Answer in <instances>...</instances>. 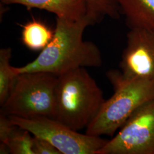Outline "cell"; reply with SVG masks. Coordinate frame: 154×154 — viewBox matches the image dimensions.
I'll return each mask as SVG.
<instances>
[{"instance_id":"obj_8","label":"cell","mask_w":154,"mask_h":154,"mask_svg":"<svg viewBox=\"0 0 154 154\" xmlns=\"http://www.w3.org/2000/svg\"><path fill=\"white\" fill-rule=\"evenodd\" d=\"M6 4H19L29 9L36 8L52 13L56 17L79 20L86 17L84 0H1Z\"/></svg>"},{"instance_id":"obj_2","label":"cell","mask_w":154,"mask_h":154,"mask_svg":"<svg viewBox=\"0 0 154 154\" xmlns=\"http://www.w3.org/2000/svg\"><path fill=\"white\" fill-rule=\"evenodd\" d=\"M105 100L85 67L72 69L58 75L53 119L77 131L88 126Z\"/></svg>"},{"instance_id":"obj_3","label":"cell","mask_w":154,"mask_h":154,"mask_svg":"<svg viewBox=\"0 0 154 154\" xmlns=\"http://www.w3.org/2000/svg\"><path fill=\"white\" fill-rule=\"evenodd\" d=\"M107 77L114 93L86 127L89 135H114L137 110L154 99V79L127 78L115 70Z\"/></svg>"},{"instance_id":"obj_4","label":"cell","mask_w":154,"mask_h":154,"mask_svg":"<svg viewBox=\"0 0 154 154\" xmlns=\"http://www.w3.org/2000/svg\"><path fill=\"white\" fill-rule=\"evenodd\" d=\"M57 80L58 75L49 72L19 74L8 98L1 106L2 114L23 118H54Z\"/></svg>"},{"instance_id":"obj_13","label":"cell","mask_w":154,"mask_h":154,"mask_svg":"<svg viewBox=\"0 0 154 154\" xmlns=\"http://www.w3.org/2000/svg\"><path fill=\"white\" fill-rule=\"evenodd\" d=\"M30 132L17 126L3 143L10 149V154H33L32 146L33 137Z\"/></svg>"},{"instance_id":"obj_10","label":"cell","mask_w":154,"mask_h":154,"mask_svg":"<svg viewBox=\"0 0 154 154\" xmlns=\"http://www.w3.org/2000/svg\"><path fill=\"white\" fill-rule=\"evenodd\" d=\"M54 33L44 23L33 19L22 26L21 39L29 49L42 50L53 39Z\"/></svg>"},{"instance_id":"obj_12","label":"cell","mask_w":154,"mask_h":154,"mask_svg":"<svg viewBox=\"0 0 154 154\" xmlns=\"http://www.w3.org/2000/svg\"><path fill=\"white\" fill-rule=\"evenodd\" d=\"M12 50L10 48L0 50V105H4L8 98L17 74L14 67L10 64Z\"/></svg>"},{"instance_id":"obj_15","label":"cell","mask_w":154,"mask_h":154,"mask_svg":"<svg viewBox=\"0 0 154 154\" xmlns=\"http://www.w3.org/2000/svg\"><path fill=\"white\" fill-rule=\"evenodd\" d=\"M0 154H10V149L8 145L5 143L1 142L0 144Z\"/></svg>"},{"instance_id":"obj_5","label":"cell","mask_w":154,"mask_h":154,"mask_svg":"<svg viewBox=\"0 0 154 154\" xmlns=\"http://www.w3.org/2000/svg\"><path fill=\"white\" fill-rule=\"evenodd\" d=\"M8 116L14 125L48 141L61 154H98L108 142L100 137L80 134L49 117Z\"/></svg>"},{"instance_id":"obj_14","label":"cell","mask_w":154,"mask_h":154,"mask_svg":"<svg viewBox=\"0 0 154 154\" xmlns=\"http://www.w3.org/2000/svg\"><path fill=\"white\" fill-rule=\"evenodd\" d=\"M32 149L33 154H61L48 141L35 136L33 137Z\"/></svg>"},{"instance_id":"obj_6","label":"cell","mask_w":154,"mask_h":154,"mask_svg":"<svg viewBox=\"0 0 154 154\" xmlns=\"http://www.w3.org/2000/svg\"><path fill=\"white\" fill-rule=\"evenodd\" d=\"M98 154H154V99L137 110Z\"/></svg>"},{"instance_id":"obj_7","label":"cell","mask_w":154,"mask_h":154,"mask_svg":"<svg viewBox=\"0 0 154 154\" xmlns=\"http://www.w3.org/2000/svg\"><path fill=\"white\" fill-rule=\"evenodd\" d=\"M119 66L125 77L154 80V32L130 29Z\"/></svg>"},{"instance_id":"obj_11","label":"cell","mask_w":154,"mask_h":154,"mask_svg":"<svg viewBox=\"0 0 154 154\" xmlns=\"http://www.w3.org/2000/svg\"><path fill=\"white\" fill-rule=\"evenodd\" d=\"M86 17L91 25L99 23L106 17L118 19L121 15L118 0H84Z\"/></svg>"},{"instance_id":"obj_1","label":"cell","mask_w":154,"mask_h":154,"mask_svg":"<svg viewBox=\"0 0 154 154\" xmlns=\"http://www.w3.org/2000/svg\"><path fill=\"white\" fill-rule=\"evenodd\" d=\"M90 23L86 17L71 20L56 17L54 36L37 58L22 67H14L17 74L45 72L59 75L76 67H98L102 58L98 47L85 41L83 33Z\"/></svg>"},{"instance_id":"obj_9","label":"cell","mask_w":154,"mask_h":154,"mask_svg":"<svg viewBox=\"0 0 154 154\" xmlns=\"http://www.w3.org/2000/svg\"><path fill=\"white\" fill-rule=\"evenodd\" d=\"M121 14L130 29L142 28L154 32V0H118Z\"/></svg>"}]
</instances>
